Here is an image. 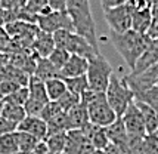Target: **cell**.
I'll return each instance as SVG.
<instances>
[{
  "instance_id": "obj_1",
  "label": "cell",
  "mask_w": 158,
  "mask_h": 154,
  "mask_svg": "<svg viewBox=\"0 0 158 154\" xmlns=\"http://www.w3.org/2000/svg\"><path fill=\"white\" fill-rule=\"evenodd\" d=\"M108 36H110V42L112 43V46L121 55L124 62L127 64V67L130 70L135 68L138 59L146 50V48H148V45H149L152 39L148 34H140L135 30H129L126 33L110 31Z\"/></svg>"
},
{
  "instance_id": "obj_2",
  "label": "cell",
  "mask_w": 158,
  "mask_h": 154,
  "mask_svg": "<svg viewBox=\"0 0 158 154\" xmlns=\"http://www.w3.org/2000/svg\"><path fill=\"white\" fill-rule=\"evenodd\" d=\"M67 12L73 21L74 31L77 34L83 36L95 49H98L96 24L92 15L89 0H68Z\"/></svg>"
},
{
  "instance_id": "obj_3",
  "label": "cell",
  "mask_w": 158,
  "mask_h": 154,
  "mask_svg": "<svg viewBox=\"0 0 158 154\" xmlns=\"http://www.w3.org/2000/svg\"><path fill=\"white\" fill-rule=\"evenodd\" d=\"M80 102L87 107L89 120L90 123H93V125L108 127L118 119L115 111L108 104L106 96H105L103 92H93L90 89H87L80 96Z\"/></svg>"
},
{
  "instance_id": "obj_4",
  "label": "cell",
  "mask_w": 158,
  "mask_h": 154,
  "mask_svg": "<svg viewBox=\"0 0 158 154\" xmlns=\"http://www.w3.org/2000/svg\"><path fill=\"white\" fill-rule=\"evenodd\" d=\"M105 96L111 108L115 111V114L118 117H121L124 111L127 110V107L130 105V102L135 99V93L124 77L120 79L115 73H112L108 88L105 91Z\"/></svg>"
},
{
  "instance_id": "obj_5",
  "label": "cell",
  "mask_w": 158,
  "mask_h": 154,
  "mask_svg": "<svg viewBox=\"0 0 158 154\" xmlns=\"http://www.w3.org/2000/svg\"><path fill=\"white\" fill-rule=\"evenodd\" d=\"M53 39L58 48L67 49L71 55H80L90 59L99 53V49H95L83 36L77 34L73 30H59L53 33Z\"/></svg>"
},
{
  "instance_id": "obj_6",
  "label": "cell",
  "mask_w": 158,
  "mask_h": 154,
  "mask_svg": "<svg viewBox=\"0 0 158 154\" xmlns=\"http://www.w3.org/2000/svg\"><path fill=\"white\" fill-rule=\"evenodd\" d=\"M112 73L114 71L111 68L110 62L101 53L90 58L87 73H86L87 82H89V89L93 92H103L105 93Z\"/></svg>"
},
{
  "instance_id": "obj_7",
  "label": "cell",
  "mask_w": 158,
  "mask_h": 154,
  "mask_svg": "<svg viewBox=\"0 0 158 154\" xmlns=\"http://www.w3.org/2000/svg\"><path fill=\"white\" fill-rule=\"evenodd\" d=\"M28 91H30V95H28L27 102L24 104V108L28 116H40L44 105L50 101L46 92L44 82L35 77L34 74H31L28 79Z\"/></svg>"
},
{
  "instance_id": "obj_8",
  "label": "cell",
  "mask_w": 158,
  "mask_h": 154,
  "mask_svg": "<svg viewBox=\"0 0 158 154\" xmlns=\"http://www.w3.org/2000/svg\"><path fill=\"white\" fill-rule=\"evenodd\" d=\"M35 24L41 31H46L50 34H53L59 30H73L74 31L73 21L67 11H50L49 14L37 15Z\"/></svg>"
},
{
  "instance_id": "obj_9",
  "label": "cell",
  "mask_w": 158,
  "mask_h": 154,
  "mask_svg": "<svg viewBox=\"0 0 158 154\" xmlns=\"http://www.w3.org/2000/svg\"><path fill=\"white\" fill-rule=\"evenodd\" d=\"M103 14H105V21L110 27V31L126 33L131 30V11L127 5L108 7L103 11Z\"/></svg>"
},
{
  "instance_id": "obj_10",
  "label": "cell",
  "mask_w": 158,
  "mask_h": 154,
  "mask_svg": "<svg viewBox=\"0 0 158 154\" xmlns=\"http://www.w3.org/2000/svg\"><path fill=\"white\" fill-rule=\"evenodd\" d=\"M124 79L135 95L148 91L154 86H158V64L146 68L142 73H130L124 76Z\"/></svg>"
},
{
  "instance_id": "obj_11",
  "label": "cell",
  "mask_w": 158,
  "mask_h": 154,
  "mask_svg": "<svg viewBox=\"0 0 158 154\" xmlns=\"http://www.w3.org/2000/svg\"><path fill=\"white\" fill-rule=\"evenodd\" d=\"M121 120H123L126 130L129 133V138H143L146 135L143 116H142L139 107L135 102V99L131 101L130 105L127 107V110L121 116Z\"/></svg>"
},
{
  "instance_id": "obj_12",
  "label": "cell",
  "mask_w": 158,
  "mask_h": 154,
  "mask_svg": "<svg viewBox=\"0 0 158 154\" xmlns=\"http://www.w3.org/2000/svg\"><path fill=\"white\" fill-rule=\"evenodd\" d=\"M96 148L87 139V136L83 133L81 129H73L67 132V145L65 153L67 154H90Z\"/></svg>"
},
{
  "instance_id": "obj_13",
  "label": "cell",
  "mask_w": 158,
  "mask_h": 154,
  "mask_svg": "<svg viewBox=\"0 0 158 154\" xmlns=\"http://www.w3.org/2000/svg\"><path fill=\"white\" fill-rule=\"evenodd\" d=\"M106 135H108V139L111 144H114L115 147H118L124 154H130V138H129V133L126 130L121 117H118L112 125L106 127Z\"/></svg>"
},
{
  "instance_id": "obj_14",
  "label": "cell",
  "mask_w": 158,
  "mask_h": 154,
  "mask_svg": "<svg viewBox=\"0 0 158 154\" xmlns=\"http://www.w3.org/2000/svg\"><path fill=\"white\" fill-rule=\"evenodd\" d=\"M16 130L30 133L39 141H43L48 136V123L41 119L40 116H28L27 114V117L21 123H18Z\"/></svg>"
},
{
  "instance_id": "obj_15",
  "label": "cell",
  "mask_w": 158,
  "mask_h": 154,
  "mask_svg": "<svg viewBox=\"0 0 158 154\" xmlns=\"http://www.w3.org/2000/svg\"><path fill=\"white\" fill-rule=\"evenodd\" d=\"M55 48H56V45H55L53 34L40 30V31L37 33V36L34 37V40L31 43V48H30V49L33 50L39 58H49V55L53 52Z\"/></svg>"
},
{
  "instance_id": "obj_16",
  "label": "cell",
  "mask_w": 158,
  "mask_h": 154,
  "mask_svg": "<svg viewBox=\"0 0 158 154\" xmlns=\"http://www.w3.org/2000/svg\"><path fill=\"white\" fill-rule=\"evenodd\" d=\"M87 67H89V59L80 55H71L67 64L61 68V77L67 79V77H77L83 76L87 73Z\"/></svg>"
},
{
  "instance_id": "obj_17",
  "label": "cell",
  "mask_w": 158,
  "mask_h": 154,
  "mask_svg": "<svg viewBox=\"0 0 158 154\" xmlns=\"http://www.w3.org/2000/svg\"><path fill=\"white\" fill-rule=\"evenodd\" d=\"M81 130L96 150H105L108 147L110 139H108V135H106V127L98 126L93 123H87Z\"/></svg>"
},
{
  "instance_id": "obj_18",
  "label": "cell",
  "mask_w": 158,
  "mask_h": 154,
  "mask_svg": "<svg viewBox=\"0 0 158 154\" xmlns=\"http://www.w3.org/2000/svg\"><path fill=\"white\" fill-rule=\"evenodd\" d=\"M155 64H158V39H151L146 50L138 59V62L135 65V68L131 70V73H142V71H145L146 68H149Z\"/></svg>"
},
{
  "instance_id": "obj_19",
  "label": "cell",
  "mask_w": 158,
  "mask_h": 154,
  "mask_svg": "<svg viewBox=\"0 0 158 154\" xmlns=\"http://www.w3.org/2000/svg\"><path fill=\"white\" fill-rule=\"evenodd\" d=\"M67 123H68V130L83 129L87 123H90L87 107L80 102L76 107H73L71 110H68L67 111Z\"/></svg>"
},
{
  "instance_id": "obj_20",
  "label": "cell",
  "mask_w": 158,
  "mask_h": 154,
  "mask_svg": "<svg viewBox=\"0 0 158 154\" xmlns=\"http://www.w3.org/2000/svg\"><path fill=\"white\" fill-rule=\"evenodd\" d=\"M152 24V14L151 7L139 11V12H131V30L138 31L140 34H148L151 30Z\"/></svg>"
},
{
  "instance_id": "obj_21",
  "label": "cell",
  "mask_w": 158,
  "mask_h": 154,
  "mask_svg": "<svg viewBox=\"0 0 158 154\" xmlns=\"http://www.w3.org/2000/svg\"><path fill=\"white\" fill-rule=\"evenodd\" d=\"M136 105L139 107V110L143 116L145 127H146V133H155L158 129V111L155 108H152L149 104H146L143 101L135 99Z\"/></svg>"
},
{
  "instance_id": "obj_22",
  "label": "cell",
  "mask_w": 158,
  "mask_h": 154,
  "mask_svg": "<svg viewBox=\"0 0 158 154\" xmlns=\"http://www.w3.org/2000/svg\"><path fill=\"white\" fill-rule=\"evenodd\" d=\"M34 76L39 77L43 82H46L49 79L61 77V70H58L55 65L49 61V58H39L37 64H35Z\"/></svg>"
},
{
  "instance_id": "obj_23",
  "label": "cell",
  "mask_w": 158,
  "mask_h": 154,
  "mask_svg": "<svg viewBox=\"0 0 158 154\" xmlns=\"http://www.w3.org/2000/svg\"><path fill=\"white\" fill-rule=\"evenodd\" d=\"M2 116L5 119L10 120L14 123H21L22 120L27 117V111L24 108V105L12 104V102H5L3 101V110H2Z\"/></svg>"
},
{
  "instance_id": "obj_24",
  "label": "cell",
  "mask_w": 158,
  "mask_h": 154,
  "mask_svg": "<svg viewBox=\"0 0 158 154\" xmlns=\"http://www.w3.org/2000/svg\"><path fill=\"white\" fill-rule=\"evenodd\" d=\"M44 86H46V92H48V96L50 101H58L65 92L68 91L65 80L62 77L49 79V80L44 82Z\"/></svg>"
},
{
  "instance_id": "obj_25",
  "label": "cell",
  "mask_w": 158,
  "mask_h": 154,
  "mask_svg": "<svg viewBox=\"0 0 158 154\" xmlns=\"http://www.w3.org/2000/svg\"><path fill=\"white\" fill-rule=\"evenodd\" d=\"M44 142H46L50 154L62 153V151H65V145H67V132L49 135L44 138Z\"/></svg>"
},
{
  "instance_id": "obj_26",
  "label": "cell",
  "mask_w": 158,
  "mask_h": 154,
  "mask_svg": "<svg viewBox=\"0 0 158 154\" xmlns=\"http://www.w3.org/2000/svg\"><path fill=\"white\" fill-rule=\"evenodd\" d=\"M64 80H65V84H67V89L69 92L78 95V96H81L83 93L89 89V82H87V76L86 74L77 77H67Z\"/></svg>"
},
{
  "instance_id": "obj_27",
  "label": "cell",
  "mask_w": 158,
  "mask_h": 154,
  "mask_svg": "<svg viewBox=\"0 0 158 154\" xmlns=\"http://www.w3.org/2000/svg\"><path fill=\"white\" fill-rule=\"evenodd\" d=\"M16 151H19L16 130L2 135L0 136V154H14Z\"/></svg>"
},
{
  "instance_id": "obj_28",
  "label": "cell",
  "mask_w": 158,
  "mask_h": 154,
  "mask_svg": "<svg viewBox=\"0 0 158 154\" xmlns=\"http://www.w3.org/2000/svg\"><path fill=\"white\" fill-rule=\"evenodd\" d=\"M16 138H18V145H19V151L24 154H31L34 147L37 145L39 139L34 138L33 135L25 132H21V130H16Z\"/></svg>"
},
{
  "instance_id": "obj_29",
  "label": "cell",
  "mask_w": 158,
  "mask_h": 154,
  "mask_svg": "<svg viewBox=\"0 0 158 154\" xmlns=\"http://www.w3.org/2000/svg\"><path fill=\"white\" fill-rule=\"evenodd\" d=\"M30 91H28V84L27 86H19L18 89H15L14 92H10L9 95H6L3 101L5 102H12V104H18V105H24L27 102Z\"/></svg>"
},
{
  "instance_id": "obj_30",
  "label": "cell",
  "mask_w": 158,
  "mask_h": 154,
  "mask_svg": "<svg viewBox=\"0 0 158 154\" xmlns=\"http://www.w3.org/2000/svg\"><path fill=\"white\" fill-rule=\"evenodd\" d=\"M69 56H71V53H69L67 49L58 48V46H56L55 49H53V52L49 55V61L53 64L58 70H61L62 67L67 64V61L69 59Z\"/></svg>"
},
{
  "instance_id": "obj_31",
  "label": "cell",
  "mask_w": 158,
  "mask_h": 154,
  "mask_svg": "<svg viewBox=\"0 0 158 154\" xmlns=\"http://www.w3.org/2000/svg\"><path fill=\"white\" fill-rule=\"evenodd\" d=\"M25 9L34 15L49 14L50 11H53L52 7L49 6V0H27Z\"/></svg>"
},
{
  "instance_id": "obj_32",
  "label": "cell",
  "mask_w": 158,
  "mask_h": 154,
  "mask_svg": "<svg viewBox=\"0 0 158 154\" xmlns=\"http://www.w3.org/2000/svg\"><path fill=\"white\" fill-rule=\"evenodd\" d=\"M135 99L143 101V102L149 104L152 108H155L158 111V86H154V88L148 89V91L140 92L138 95H135Z\"/></svg>"
},
{
  "instance_id": "obj_33",
  "label": "cell",
  "mask_w": 158,
  "mask_h": 154,
  "mask_svg": "<svg viewBox=\"0 0 158 154\" xmlns=\"http://www.w3.org/2000/svg\"><path fill=\"white\" fill-rule=\"evenodd\" d=\"M62 113H65L64 110L61 108V105L58 104L56 101H49L48 104L44 105V108L41 110L40 113V117L46 123H48L49 120H52L53 117H56V116H59V114H62Z\"/></svg>"
},
{
  "instance_id": "obj_34",
  "label": "cell",
  "mask_w": 158,
  "mask_h": 154,
  "mask_svg": "<svg viewBox=\"0 0 158 154\" xmlns=\"http://www.w3.org/2000/svg\"><path fill=\"white\" fill-rule=\"evenodd\" d=\"M56 102L61 105V108L64 110V111L67 113L68 110H71L73 107H76L77 104H80V96H78V95H76V93H73V92L67 91L61 96V98L56 101Z\"/></svg>"
},
{
  "instance_id": "obj_35",
  "label": "cell",
  "mask_w": 158,
  "mask_h": 154,
  "mask_svg": "<svg viewBox=\"0 0 158 154\" xmlns=\"http://www.w3.org/2000/svg\"><path fill=\"white\" fill-rule=\"evenodd\" d=\"M0 52L2 53H14L15 52L14 40L7 34L5 27H0Z\"/></svg>"
},
{
  "instance_id": "obj_36",
  "label": "cell",
  "mask_w": 158,
  "mask_h": 154,
  "mask_svg": "<svg viewBox=\"0 0 158 154\" xmlns=\"http://www.w3.org/2000/svg\"><path fill=\"white\" fill-rule=\"evenodd\" d=\"M142 145L146 154H158V135L146 133L142 139Z\"/></svg>"
},
{
  "instance_id": "obj_37",
  "label": "cell",
  "mask_w": 158,
  "mask_h": 154,
  "mask_svg": "<svg viewBox=\"0 0 158 154\" xmlns=\"http://www.w3.org/2000/svg\"><path fill=\"white\" fill-rule=\"evenodd\" d=\"M27 5V0H0V6L7 11H19Z\"/></svg>"
},
{
  "instance_id": "obj_38",
  "label": "cell",
  "mask_w": 158,
  "mask_h": 154,
  "mask_svg": "<svg viewBox=\"0 0 158 154\" xmlns=\"http://www.w3.org/2000/svg\"><path fill=\"white\" fill-rule=\"evenodd\" d=\"M151 14H152V24H151V30H149L148 36L154 39L155 34L158 33V3L151 5Z\"/></svg>"
},
{
  "instance_id": "obj_39",
  "label": "cell",
  "mask_w": 158,
  "mask_h": 154,
  "mask_svg": "<svg viewBox=\"0 0 158 154\" xmlns=\"http://www.w3.org/2000/svg\"><path fill=\"white\" fill-rule=\"evenodd\" d=\"M16 127H18L16 123L5 119L3 116H0V136H2V135H5V133L15 132V130H16Z\"/></svg>"
},
{
  "instance_id": "obj_40",
  "label": "cell",
  "mask_w": 158,
  "mask_h": 154,
  "mask_svg": "<svg viewBox=\"0 0 158 154\" xmlns=\"http://www.w3.org/2000/svg\"><path fill=\"white\" fill-rule=\"evenodd\" d=\"M126 5L130 7L131 12H139V11H143V9L151 7L149 0H129Z\"/></svg>"
},
{
  "instance_id": "obj_41",
  "label": "cell",
  "mask_w": 158,
  "mask_h": 154,
  "mask_svg": "<svg viewBox=\"0 0 158 154\" xmlns=\"http://www.w3.org/2000/svg\"><path fill=\"white\" fill-rule=\"evenodd\" d=\"M129 0H101V5H102V9H108V7H115L120 6V5H126Z\"/></svg>"
},
{
  "instance_id": "obj_42",
  "label": "cell",
  "mask_w": 158,
  "mask_h": 154,
  "mask_svg": "<svg viewBox=\"0 0 158 154\" xmlns=\"http://www.w3.org/2000/svg\"><path fill=\"white\" fill-rule=\"evenodd\" d=\"M31 154H50V151H49V148H48V145H46L44 139L37 142V145L34 147V150H33V153Z\"/></svg>"
},
{
  "instance_id": "obj_43",
  "label": "cell",
  "mask_w": 158,
  "mask_h": 154,
  "mask_svg": "<svg viewBox=\"0 0 158 154\" xmlns=\"http://www.w3.org/2000/svg\"><path fill=\"white\" fill-rule=\"evenodd\" d=\"M103 151H105V153L106 154H124L123 151H121V150H120V148L118 147H115V145H114V144H108V147L105 148V150H103Z\"/></svg>"
},
{
  "instance_id": "obj_44",
  "label": "cell",
  "mask_w": 158,
  "mask_h": 154,
  "mask_svg": "<svg viewBox=\"0 0 158 154\" xmlns=\"http://www.w3.org/2000/svg\"><path fill=\"white\" fill-rule=\"evenodd\" d=\"M6 25V9L0 6V27H5Z\"/></svg>"
},
{
  "instance_id": "obj_45",
  "label": "cell",
  "mask_w": 158,
  "mask_h": 154,
  "mask_svg": "<svg viewBox=\"0 0 158 154\" xmlns=\"http://www.w3.org/2000/svg\"><path fill=\"white\" fill-rule=\"evenodd\" d=\"M90 154H106V153H105L103 150H95L93 153H90Z\"/></svg>"
},
{
  "instance_id": "obj_46",
  "label": "cell",
  "mask_w": 158,
  "mask_h": 154,
  "mask_svg": "<svg viewBox=\"0 0 158 154\" xmlns=\"http://www.w3.org/2000/svg\"><path fill=\"white\" fill-rule=\"evenodd\" d=\"M2 110H3V99H0V116H2Z\"/></svg>"
},
{
  "instance_id": "obj_47",
  "label": "cell",
  "mask_w": 158,
  "mask_h": 154,
  "mask_svg": "<svg viewBox=\"0 0 158 154\" xmlns=\"http://www.w3.org/2000/svg\"><path fill=\"white\" fill-rule=\"evenodd\" d=\"M149 3H151V5H154V3H158V0H149Z\"/></svg>"
},
{
  "instance_id": "obj_48",
  "label": "cell",
  "mask_w": 158,
  "mask_h": 154,
  "mask_svg": "<svg viewBox=\"0 0 158 154\" xmlns=\"http://www.w3.org/2000/svg\"><path fill=\"white\" fill-rule=\"evenodd\" d=\"M14 154H24V153H21V151H16V153H14Z\"/></svg>"
},
{
  "instance_id": "obj_49",
  "label": "cell",
  "mask_w": 158,
  "mask_h": 154,
  "mask_svg": "<svg viewBox=\"0 0 158 154\" xmlns=\"http://www.w3.org/2000/svg\"><path fill=\"white\" fill-rule=\"evenodd\" d=\"M56 154H67V153H65V151H62V153H56Z\"/></svg>"
},
{
  "instance_id": "obj_50",
  "label": "cell",
  "mask_w": 158,
  "mask_h": 154,
  "mask_svg": "<svg viewBox=\"0 0 158 154\" xmlns=\"http://www.w3.org/2000/svg\"><path fill=\"white\" fill-rule=\"evenodd\" d=\"M154 39H158V33H157V34H155V37H154Z\"/></svg>"
},
{
  "instance_id": "obj_51",
  "label": "cell",
  "mask_w": 158,
  "mask_h": 154,
  "mask_svg": "<svg viewBox=\"0 0 158 154\" xmlns=\"http://www.w3.org/2000/svg\"><path fill=\"white\" fill-rule=\"evenodd\" d=\"M155 133H157V135H158V129H157V132H155Z\"/></svg>"
}]
</instances>
